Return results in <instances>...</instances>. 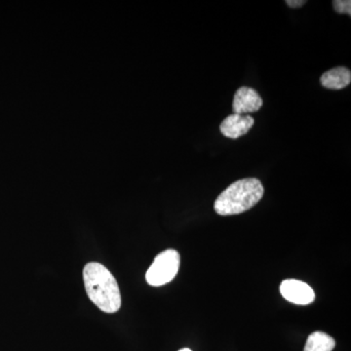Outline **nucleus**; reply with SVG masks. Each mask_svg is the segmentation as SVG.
<instances>
[{"mask_svg": "<svg viewBox=\"0 0 351 351\" xmlns=\"http://www.w3.org/2000/svg\"><path fill=\"white\" fill-rule=\"evenodd\" d=\"M83 281L89 299L106 313H115L121 307L119 283L105 267L99 263H87L83 269Z\"/></svg>", "mask_w": 351, "mask_h": 351, "instance_id": "obj_1", "label": "nucleus"}, {"mask_svg": "<svg viewBox=\"0 0 351 351\" xmlns=\"http://www.w3.org/2000/svg\"><path fill=\"white\" fill-rule=\"evenodd\" d=\"M265 189L256 178L239 180L225 189L214 203L216 213L232 216L248 211L262 199Z\"/></svg>", "mask_w": 351, "mask_h": 351, "instance_id": "obj_2", "label": "nucleus"}, {"mask_svg": "<svg viewBox=\"0 0 351 351\" xmlns=\"http://www.w3.org/2000/svg\"><path fill=\"white\" fill-rule=\"evenodd\" d=\"M180 263L179 252L174 249H168L158 254L145 274V280L154 287L171 282L179 271Z\"/></svg>", "mask_w": 351, "mask_h": 351, "instance_id": "obj_3", "label": "nucleus"}, {"mask_svg": "<svg viewBox=\"0 0 351 351\" xmlns=\"http://www.w3.org/2000/svg\"><path fill=\"white\" fill-rule=\"evenodd\" d=\"M280 293L284 299L299 306H307L315 299L313 289L308 284L295 279L284 280L280 285Z\"/></svg>", "mask_w": 351, "mask_h": 351, "instance_id": "obj_4", "label": "nucleus"}, {"mask_svg": "<svg viewBox=\"0 0 351 351\" xmlns=\"http://www.w3.org/2000/svg\"><path fill=\"white\" fill-rule=\"evenodd\" d=\"M255 124V120L250 115L233 114L228 115V117L219 126L221 133L226 138L237 140L242 136L246 135L252 127Z\"/></svg>", "mask_w": 351, "mask_h": 351, "instance_id": "obj_5", "label": "nucleus"}, {"mask_svg": "<svg viewBox=\"0 0 351 351\" xmlns=\"http://www.w3.org/2000/svg\"><path fill=\"white\" fill-rule=\"evenodd\" d=\"M263 107V100L256 90L241 87L237 90L233 99L232 110L235 114L258 112Z\"/></svg>", "mask_w": 351, "mask_h": 351, "instance_id": "obj_6", "label": "nucleus"}, {"mask_svg": "<svg viewBox=\"0 0 351 351\" xmlns=\"http://www.w3.org/2000/svg\"><path fill=\"white\" fill-rule=\"evenodd\" d=\"M321 85L327 89L341 90L348 87L351 82L350 69L338 66L323 73L320 78Z\"/></svg>", "mask_w": 351, "mask_h": 351, "instance_id": "obj_7", "label": "nucleus"}, {"mask_svg": "<svg viewBox=\"0 0 351 351\" xmlns=\"http://www.w3.org/2000/svg\"><path fill=\"white\" fill-rule=\"evenodd\" d=\"M336 341L326 332H314L307 338L304 351H332Z\"/></svg>", "mask_w": 351, "mask_h": 351, "instance_id": "obj_8", "label": "nucleus"}, {"mask_svg": "<svg viewBox=\"0 0 351 351\" xmlns=\"http://www.w3.org/2000/svg\"><path fill=\"white\" fill-rule=\"evenodd\" d=\"M332 6L335 10L339 14H348L351 15V1L350 0H334Z\"/></svg>", "mask_w": 351, "mask_h": 351, "instance_id": "obj_9", "label": "nucleus"}, {"mask_svg": "<svg viewBox=\"0 0 351 351\" xmlns=\"http://www.w3.org/2000/svg\"><path fill=\"white\" fill-rule=\"evenodd\" d=\"M285 2L291 8H300V7L304 6L306 3L304 0H286Z\"/></svg>", "mask_w": 351, "mask_h": 351, "instance_id": "obj_10", "label": "nucleus"}, {"mask_svg": "<svg viewBox=\"0 0 351 351\" xmlns=\"http://www.w3.org/2000/svg\"><path fill=\"white\" fill-rule=\"evenodd\" d=\"M179 351H193V350H189V348H182V350H180Z\"/></svg>", "mask_w": 351, "mask_h": 351, "instance_id": "obj_11", "label": "nucleus"}]
</instances>
